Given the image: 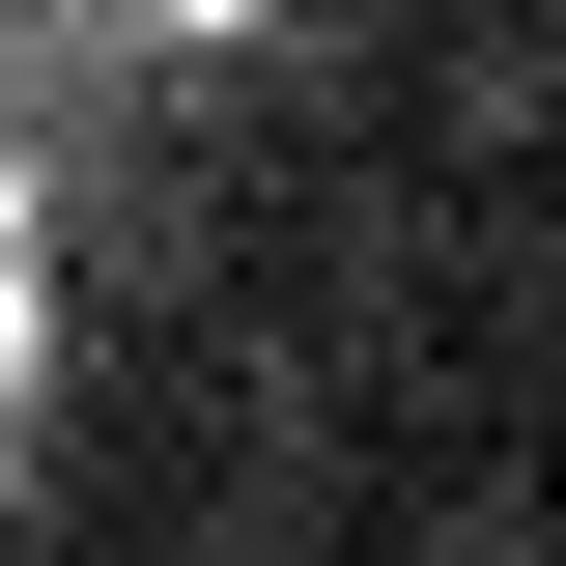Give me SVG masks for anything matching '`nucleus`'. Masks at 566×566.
<instances>
[{
	"instance_id": "1",
	"label": "nucleus",
	"mask_w": 566,
	"mask_h": 566,
	"mask_svg": "<svg viewBox=\"0 0 566 566\" xmlns=\"http://www.w3.org/2000/svg\"><path fill=\"white\" fill-rule=\"evenodd\" d=\"M199 57H227V0H0V482H29L57 340H85V199L170 142Z\"/></svg>"
}]
</instances>
